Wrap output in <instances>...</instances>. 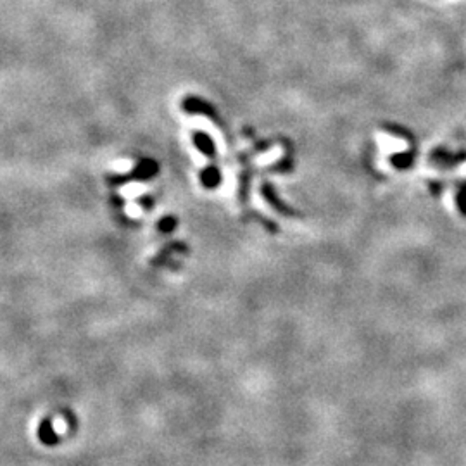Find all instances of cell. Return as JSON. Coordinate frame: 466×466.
<instances>
[{"label":"cell","instance_id":"obj_1","mask_svg":"<svg viewBox=\"0 0 466 466\" xmlns=\"http://www.w3.org/2000/svg\"><path fill=\"white\" fill-rule=\"evenodd\" d=\"M54 427H55V430H57L59 433H62L66 429H68V425H66V422H62V420H55V422H54Z\"/></svg>","mask_w":466,"mask_h":466}]
</instances>
